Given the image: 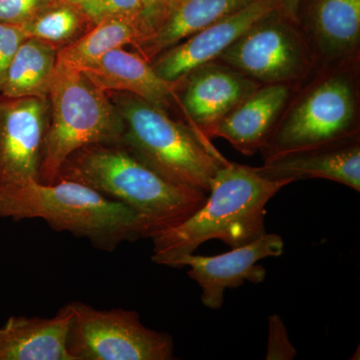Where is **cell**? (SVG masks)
I'll use <instances>...</instances> for the list:
<instances>
[{"instance_id": "cell-1", "label": "cell", "mask_w": 360, "mask_h": 360, "mask_svg": "<svg viewBox=\"0 0 360 360\" xmlns=\"http://www.w3.org/2000/svg\"><path fill=\"white\" fill-rule=\"evenodd\" d=\"M290 180L265 179L257 167L227 161L213 177L205 203L181 224L150 236L151 260L175 269L184 255H191L212 239L231 248L248 245L265 231V207Z\"/></svg>"}, {"instance_id": "cell-2", "label": "cell", "mask_w": 360, "mask_h": 360, "mask_svg": "<svg viewBox=\"0 0 360 360\" xmlns=\"http://www.w3.org/2000/svg\"><path fill=\"white\" fill-rule=\"evenodd\" d=\"M58 180L79 182L129 206L148 221L150 236L181 224L207 196L165 179L123 143L89 144L78 149L63 163L56 182Z\"/></svg>"}, {"instance_id": "cell-3", "label": "cell", "mask_w": 360, "mask_h": 360, "mask_svg": "<svg viewBox=\"0 0 360 360\" xmlns=\"http://www.w3.org/2000/svg\"><path fill=\"white\" fill-rule=\"evenodd\" d=\"M0 219H42L54 231L87 239L108 252L151 234L148 221L129 206L72 180H32L0 191Z\"/></svg>"}, {"instance_id": "cell-4", "label": "cell", "mask_w": 360, "mask_h": 360, "mask_svg": "<svg viewBox=\"0 0 360 360\" xmlns=\"http://www.w3.org/2000/svg\"><path fill=\"white\" fill-rule=\"evenodd\" d=\"M359 134V58L317 65L296 84L264 148V158Z\"/></svg>"}, {"instance_id": "cell-5", "label": "cell", "mask_w": 360, "mask_h": 360, "mask_svg": "<svg viewBox=\"0 0 360 360\" xmlns=\"http://www.w3.org/2000/svg\"><path fill=\"white\" fill-rule=\"evenodd\" d=\"M124 124L122 143L139 160L179 186L208 194L217 170L227 162L181 120L141 97L106 92Z\"/></svg>"}, {"instance_id": "cell-6", "label": "cell", "mask_w": 360, "mask_h": 360, "mask_svg": "<svg viewBox=\"0 0 360 360\" xmlns=\"http://www.w3.org/2000/svg\"><path fill=\"white\" fill-rule=\"evenodd\" d=\"M49 118L39 181L52 184L65 161L96 143H122L124 124L105 91L82 70L58 61L49 94Z\"/></svg>"}, {"instance_id": "cell-7", "label": "cell", "mask_w": 360, "mask_h": 360, "mask_svg": "<svg viewBox=\"0 0 360 360\" xmlns=\"http://www.w3.org/2000/svg\"><path fill=\"white\" fill-rule=\"evenodd\" d=\"M72 319L68 350L72 360H170L172 336L146 328L134 310H101L68 303Z\"/></svg>"}, {"instance_id": "cell-8", "label": "cell", "mask_w": 360, "mask_h": 360, "mask_svg": "<svg viewBox=\"0 0 360 360\" xmlns=\"http://www.w3.org/2000/svg\"><path fill=\"white\" fill-rule=\"evenodd\" d=\"M217 60L260 84H295L317 66L300 26L278 8L255 23Z\"/></svg>"}, {"instance_id": "cell-9", "label": "cell", "mask_w": 360, "mask_h": 360, "mask_svg": "<svg viewBox=\"0 0 360 360\" xmlns=\"http://www.w3.org/2000/svg\"><path fill=\"white\" fill-rule=\"evenodd\" d=\"M174 84L180 120L208 146H214L217 123L262 85L219 60L194 68Z\"/></svg>"}, {"instance_id": "cell-10", "label": "cell", "mask_w": 360, "mask_h": 360, "mask_svg": "<svg viewBox=\"0 0 360 360\" xmlns=\"http://www.w3.org/2000/svg\"><path fill=\"white\" fill-rule=\"evenodd\" d=\"M49 99L0 96V191L39 180Z\"/></svg>"}, {"instance_id": "cell-11", "label": "cell", "mask_w": 360, "mask_h": 360, "mask_svg": "<svg viewBox=\"0 0 360 360\" xmlns=\"http://www.w3.org/2000/svg\"><path fill=\"white\" fill-rule=\"evenodd\" d=\"M283 239L277 234L265 233L248 245L231 248V251L214 255H184L175 269L189 267L187 274L201 288L200 300L207 309H220L227 288H236L245 281L262 283L266 270L257 262L267 257H281Z\"/></svg>"}, {"instance_id": "cell-12", "label": "cell", "mask_w": 360, "mask_h": 360, "mask_svg": "<svg viewBox=\"0 0 360 360\" xmlns=\"http://www.w3.org/2000/svg\"><path fill=\"white\" fill-rule=\"evenodd\" d=\"M277 8L276 0H251L236 13L163 51L153 59L151 65L165 82H179L194 68L217 60L255 23Z\"/></svg>"}, {"instance_id": "cell-13", "label": "cell", "mask_w": 360, "mask_h": 360, "mask_svg": "<svg viewBox=\"0 0 360 360\" xmlns=\"http://www.w3.org/2000/svg\"><path fill=\"white\" fill-rule=\"evenodd\" d=\"M258 174L272 180L322 179L360 191L359 134L342 139L283 151L264 158Z\"/></svg>"}, {"instance_id": "cell-14", "label": "cell", "mask_w": 360, "mask_h": 360, "mask_svg": "<svg viewBox=\"0 0 360 360\" xmlns=\"http://www.w3.org/2000/svg\"><path fill=\"white\" fill-rule=\"evenodd\" d=\"M297 25L317 65L359 58L360 0H310Z\"/></svg>"}, {"instance_id": "cell-15", "label": "cell", "mask_w": 360, "mask_h": 360, "mask_svg": "<svg viewBox=\"0 0 360 360\" xmlns=\"http://www.w3.org/2000/svg\"><path fill=\"white\" fill-rule=\"evenodd\" d=\"M295 85H260L217 123L212 139L220 137L243 155H255L269 139Z\"/></svg>"}, {"instance_id": "cell-16", "label": "cell", "mask_w": 360, "mask_h": 360, "mask_svg": "<svg viewBox=\"0 0 360 360\" xmlns=\"http://www.w3.org/2000/svg\"><path fill=\"white\" fill-rule=\"evenodd\" d=\"M79 70L103 91L134 94L167 112L177 110L174 82L158 77L139 52L113 49Z\"/></svg>"}, {"instance_id": "cell-17", "label": "cell", "mask_w": 360, "mask_h": 360, "mask_svg": "<svg viewBox=\"0 0 360 360\" xmlns=\"http://www.w3.org/2000/svg\"><path fill=\"white\" fill-rule=\"evenodd\" d=\"M251 0H163L153 34L135 51L153 63L156 56L225 16L243 8Z\"/></svg>"}, {"instance_id": "cell-18", "label": "cell", "mask_w": 360, "mask_h": 360, "mask_svg": "<svg viewBox=\"0 0 360 360\" xmlns=\"http://www.w3.org/2000/svg\"><path fill=\"white\" fill-rule=\"evenodd\" d=\"M70 305L51 319L11 316L0 326V360H72L68 350Z\"/></svg>"}, {"instance_id": "cell-19", "label": "cell", "mask_w": 360, "mask_h": 360, "mask_svg": "<svg viewBox=\"0 0 360 360\" xmlns=\"http://www.w3.org/2000/svg\"><path fill=\"white\" fill-rule=\"evenodd\" d=\"M153 21L148 18L116 16L99 21L70 45L58 52V61L82 70L106 52L122 47L139 49L153 34Z\"/></svg>"}, {"instance_id": "cell-20", "label": "cell", "mask_w": 360, "mask_h": 360, "mask_svg": "<svg viewBox=\"0 0 360 360\" xmlns=\"http://www.w3.org/2000/svg\"><path fill=\"white\" fill-rule=\"evenodd\" d=\"M58 52L53 45L26 37L9 65L0 96L49 99Z\"/></svg>"}, {"instance_id": "cell-21", "label": "cell", "mask_w": 360, "mask_h": 360, "mask_svg": "<svg viewBox=\"0 0 360 360\" xmlns=\"http://www.w3.org/2000/svg\"><path fill=\"white\" fill-rule=\"evenodd\" d=\"M94 25L68 0H58L21 26L26 37L41 40L60 49L89 32Z\"/></svg>"}, {"instance_id": "cell-22", "label": "cell", "mask_w": 360, "mask_h": 360, "mask_svg": "<svg viewBox=\"0 0 360 360\" xmlns=\"http://www.w3.org/2000/svg\"><path fill=\"white\" fill-rule=\"evenodd\" d=\"M86 16L92 25L116 16L148 18L155 23L158 9L150 0H68Z\"/></svg>"}, {"instance_id": "cell-23", "label": "cell", "mask_w": 360, "mask_h": 360, "mask_svg": "<svg viewBox=\"0 0 360 360\" xmlns=\"http://www.w3.org/2000/svg\"><path fill=\"white\" fill-rule=\"evenodd\" d=\"M58 0H0V22L23 26Z\"/></svg>"}, {"instance_id": "cell-24", "label": "cell", "mask_w": 360, "mask_h": 360, "mask_svg": "<svg viewBox=\"0 0 360 360\" xmlns=\"http://www.w3.org/2000/svg\"><path fill=\"white\" fill-rule=\"evenodd\" d=\"M296 356V349L288 336L285 324L279 315L269 317V341L266 360H291Z\"/></svg>"}, {"instance_id": "cell-25", "label": "cell", "mask_w": 360, "mask_h": 360, "mask_svg": "<svg viewBox=\"0 0 360 360\" xmlns=\"http://www.w3.org/2000/svg\"><path fill=\"white\" fill-rule=\"evenodd\" d=\"M25 39V33L20 26L0 22V89L14 56Z\"/></svg>"}, {"instance_id": "cell-26", "label": "cell", "mask_w": 360, "mask_h": 360, "mask_svg": "<svg viewBox=\"0 0 360 360\" xmlns=\"http://www.w3.org/2000/svg\"><path fill=\"white\" fill-rule=\"evenodd\" d=\"M278 4V11L285 16L286 18L298 23V13L303 0H276Z\"/></svg>"}, {"instance_id": "cell-27", "label": "cell", "mask_w": 360, "mask_h": 360, "mask_svg": "<svg viewBox=\"0 0 360 360\" xmlns=\"http://www.w3.org/2000/svg\"><path fill=\"white\" fill-rule=\"evenodd\" d=\"M151 2H153V6L156 7V9H158V11H160L161 4H162L163 0H150ZM158 15V14H156Z\"/></svg>"}]
</instances>
